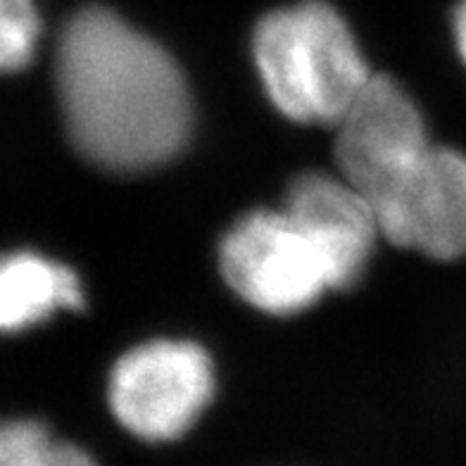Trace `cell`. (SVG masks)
<instances>
[{"label":"cell","instance_id":"obj_10","mask_svg":"<svg viewBox=\"0 0 466 466\" xmlns=\"http://www.w3.org/2000/svg\"><path fill=\"white\" fill-rule=\"evenodd\" d=\"M38 29L31 0H0V65L5 72H19L29 65Z\"/></svg>","mask_w":466,"mask_h":466},{"label":"cell","instance_id":"obj_7","mask_svg":"<svg viewBox=\"0 0 466 466\" xmlns=\"http://www.w3.org/2000/svg\"><path fill=\"white\" fill-rule=\"evenodd\" d=\"M283 209L319 250L331 289H350L362 279L376 233L374 205L343 177L305 172L289 186Z\"/></svg>","mask_w":466,"mask_h":466},{"label":"cell","instance_id":"obj_8","mask_svg":"<svg viewBox=\"0 0 466 466\" xmlns=\"http://www.w3.org/2000/svg\"><path fill=\"white\" fill-rule=\"evenodd\" d=\"M84 305L79 277L69 267L34 255L15 252L0 269V324L7 333L25 331L50 314Z\"/></svg>","mask_w":466,"mask_h":466},{"label":"cell","instance_id":"obj_11","mask_svg":"<svg viewBox=\"0 0 466 466\" xmlns=\"http://www.w3.org/2000/svg\"><path fill=\"white\" fill-rule=\"evenodd\" d=\"M454 36H457V46L466 62V0H461L457 13H454Z\"/></svg>","mask_w":466,"mask_h":466},{"label":"cell","instance_id":"obj_2","mask_svg":"<svg viewBox=\"0 0 466 466\" xmlns=\"http://www.w3.org/2000/svg\"><path fill=\"white\" fill-rule=\"evenodd\" d=\"M252 53L271 103L298 124L338 127L374 76L345 19L324 0L264 15Z\"/></svg>","mask_w":466,"mask_h":466},{"label":"cell","instance_id":"obj_6","mask_svg":"<svg viewBox=\"0 0 466 466\" xmlns=\"http://www.w3.org/2000/svg\"><path fill=\"white\" fill-rule=\"evenodd\" d=\"M380 236L433 259L466 255V155L431 147L395 188L374 203Z\"/></svg>","mask_w":466,"mask_h":466},{"label":"cell","instance_id":"obj_5","mask_svg":"<svg viewBox=\"0 0 466 466\" xmlns=\"http://www.w3.org/2000/svg\"><path fill=\"white\" fill-rule=\"evenodd\" d=\"M340 177L374 205L429 153L431 141L419 105L398 81L374 74L336 127Z\"/></svg>","mask_w":466,"mask_h":466},{"label":"cell","instance_id":"obj_4","mask_svg":"<svg viewBox=\"0 0 466 466\" xmlns=\"http://www.w3.org/2000/svg\"><path fill=\"white\" fill-rule=\"evenodd\" d=\"M224 281L252 307L289 317L331 289L319 250L286 209L240 217L219 243Z\"/></svg>","mask_w":466,"mask_h":466},{"label":"cell","instance_id":"obj_9","mask_svg":"<svg viewBox=\"0 0 466 466\" xmlns=\"http://www.w3.org/2000/svg\"><path fill=\"white\" fill-rule=\"evenodd\" d=\"M0 466H100L79 445L56 441L46 423L15 419L0 429Z\"/></svg>","mask_w":466,"mask_h":466},{"label":"cell","instance_id":"obj_3","mask_svg":"<svg viewBox=\"0 0 466 466\" xmlns=\"http://www.w3.org/2000/svg\"><path fill=\"white\" fill-rule=\"evenodd\" d=\"M215 393V371L200 345L150 340L112 367L107 402L131 436L169 442L186 436Z\"/></svg>","mask_w":466,"mask_h":466},{"label":"cell","instance_id":"obj_1","mask_svg":"<svg viewBox=\"0 0 466 466\" xmlns=\"http://www.w3.org/2000/svg\"><path fill=\"white\" fill-rule=\"evenodd\" d=\"M56 84L69 141L107 172L167 165L188 143L193 105L174 57L107 7L65 22Z\"/></svg>","mask_w":466,"mask_h":466}]
</instances>
